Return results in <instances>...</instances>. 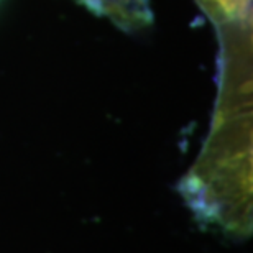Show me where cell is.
I'll return each instance as SVG.
<instances>
[{"mask_svg":"<svg viewBox=\"0 0 253 253\" xmlns=\"http://www.w3.org/2000/svg\"><path fill=\"white\" fill-rule=\"evenodd\" d=\"M250 114L247 89L232 90L217 109L214 130L199 163L184 179L183 192L192 211L232 234L250 235Z\"/></svg>","mask_w":253,"mask_h":253,"instance_id":"cell-1","label":"cell"},{"mask_svg":"<svg viewBox=\"0 0 253 253\" xmlns=\"http://www.w3.org/2000/svg\"><path fill=\"white\" fill-rule=\"evenodd\" d=\"M215 27H247L250 22L252 0H196Z\"/></svg>","mask_w":253,"mask_h":253,"instance_id":"cell-3","label":"cell"},{"mask_svg":"<svg viewBox=\"0 0 253 253\" xmlns=\"http://www.w3.org/2000/svg\"><path fill=\"white\" fill-rule=\"evenodd\" d=\"M79 2L125 30L141 28L150 25L153 18L148 0H79Z\"/></svg>","mask_w":253,"mask_h":253,"instance_id":"cell-2","label":"cell"}]
</instances>
